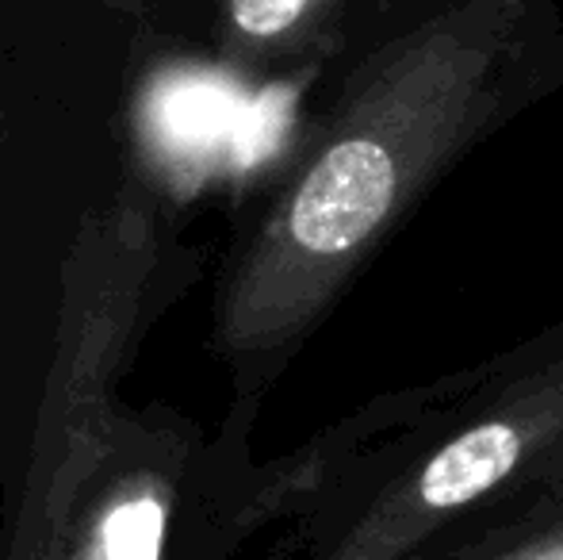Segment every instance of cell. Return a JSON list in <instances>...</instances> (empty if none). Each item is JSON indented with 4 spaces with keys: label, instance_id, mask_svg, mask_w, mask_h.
Masks as SVG:
<instances>
[{
    "label": "cell",
    "instance_id": "cell-1",
    "mask_svg": "<svg viewBox=\"0 0 563 560\" xmlns=\"http://www.w3.org/2000/svg\"><path fill=\"white\" fill-rule=\"evenodd\" d=\"M510 35L514 8L475 0L376 54L219 292L216 345L234 365L291 350L475 139L498 105Z\"/></svg>",
    "mask_w": 563,
    "mask_h": 560
},
{
    "label": "cell",
    "instance_id": "cell-2",
    "mask_svg": "<svg viewBox=\"0 0 563 560\" xmlns=\"http://www.w3.org/2000/svg\"><path fill=\"white\" fill-rule=\"evenodd\" d=\"M526 426L514 419H487L452 438L418 476L422 507L452 510L479 499L498 480L510 476L518 457L526 453Z\"/></svg>",
    "mask_w": 563,
    "mask_h": 560
},
{
    "label": "cell",
    "instance_id": "cell-3",
    "mask_svg": "<svg viewBox=\"0 0 563 560\" xmlns=\"http://www.w3.org/2000/svg\"><path fill=\"white\" fill-rule=\"evenodd\" d=\"M330 0H223V46L227 62H265L296 43Z\"/></svg>",
    "mask_w": 563,
    "mask_h": 560
},
{
    "label": "cell",
    "instance_id": "cell-4",
    "mask_svg": "<svg viewBox=\"0 0 563 560\" xmlns=\"http://www.w3.org/2000/svg\"><path fill=\"white\" fill-rule=\"evenodd\" d=\"M169 507L154 487L123 495L97 518L85 541V560H162Z\"/></svg>",
    "mask_w": 563,
    "mask_h": 560
},
{
    "label": "cell",
    "instance_id": "cell-5",
    "mask_svg": "<svg viewBox=\"0 0 563 560\" xmlns=\"http://www.w3.org/2000/svg\"><path fill=\"white\" fill-rule=\"evenodd\" d=\"M108 8H115V12H123V15H131V20H142V15L150 12V4L154 0H104Z\"/></svg>",
    "mask_w": 563,
    "mask_h": 560
}]
</instances>
